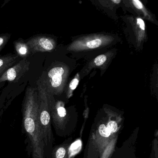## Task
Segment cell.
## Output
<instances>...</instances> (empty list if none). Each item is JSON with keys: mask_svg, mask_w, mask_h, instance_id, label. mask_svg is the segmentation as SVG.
I'll use <instances>...</instances> for the list:
<instances>
[{"mask_svg": "<svg viewBox=\"0 0 158 158\" xmlns=\"http://www.w3.org/2000/svg\"><path fill=\"white\" fill-rule=\"evenodd\" d=\"M31 53L51 52L55 48V43L52 39L43 35H37L26 42Z\"/></svg>", "mask_w": 158, "mask_h": 158, "instance_id": "cell-4", "label": "cell"}, {"mask_svg": "<svg viewBox=\"0 0 158 158\" xmlns=\"http://www.w3.org/2000/svg\"><path fill=\"white\" fill-rule=\"evenodd\" d=\"M137 24L138 25L139 27H140V29L141 30L144 31L145 29V23H144V21L141 18H138L137 19Z\"/></svg>", "mask_w": 158, "mask_h": 158, "instance_id": "cell-15", "label": "cell"}, {"mask_svg": "<svg viewBox=\"0 0 158 158\" xmlns=\"http://www.w3.org/2000/svg\"><path fill=\"white\" fill-rule=\"evenodd\" d=\"M10 38V35L9 34L0 35V52L5 47Z\"/></svg>", "mask_w": 158, "mask_h": 158, "instance_id": "cell-8", "label": "cell"}, {"mask_svg": "<svg viewBox=\"0 0 158 158\" xmlns=\"http://www.w3.org/2000/svg\"><path fill=\"white\" fill-rule=\"evenodd\" d=\"M19 56L17 54H10L0 57V68L13 65L17 60Z\"/></svg>", "mask_w": 158, "mask_h": 158, "instance_id": "cell-7", "label": "cell"}, {"mask_svg": "<svg viewBox=\"0 0 158 158\" xmlns=\"http://www.w3.org/2000/svg\"><path fill=\"white\" fill-rule=\"evenodd\" d=\"M80 145H81V142H80L79 140H78V141L75 142L72 145V147H71V149L74 150H76L77 148H79Z\"/></svg>", "mask_w": 158, "mask_h": 158, "instance_id": "cell-16", "label": "cell"}, {"mask_svg": "<svg viewBox=\"0 0 158 158\" xmlns=\"http://www.w3.org/2000/svg\"><path fill=\"white\" fill-rule=\"evenodd\" d=\"M22 131L27 154L31 158H46L45 145L39 123L37 89L28 86L22 104Z\"/></svg>", "mask_w": 158, "mask_h": 158, "instance_id": "cell-1", "label": "cell"}, {"mask_svg": "<svg viewBox=\"0 0 158 158\" xmlns=\"http://www.w3.org/2000/svg\"><path fill=\"white\" fill-rule=\"evenodd\" d=\"M14 44L17 55L19 57L25 59L31 55V51L29 47L22 39L15 40Z\"/></svg>", "mask_w": 158, "mask_h": 158, "instance_id": "cell-6", "label": "cell"}, {"mask_svg": "<svg viewBox=\"0 0 158 158\" xmlns=\"http://www.w3.org/2000/svg\"><path fill=\"white\" fill-rule=\"evenodd\" d=\"M107 60V57L104 55H100L96 57L95 59V64L97 66H100L105 63Z\"/></svg>", "mask_w": 158, "mask_h": 158, "instance_id": "cell-11", "label": "cell"}, {"mask_svg": "<svg viewBox=\"0 0 158 158\" xmlns=\"http://www.w3.org/2000/svg\"><path fill=\"white\" fill-rule=\"evenodd\" d=\"M64 70L61 66L54 67L48 71L47 74L48 82L45 81L46 84L53 89H58L61 86L63 80Z\"/></svg>", "mask_w": 158, "mask_h": 158, "instance_id": "cell-5", "label": "cell"}, {"mask_svg": "<svg viewBox=\"0 0 158 158\" xmlns=\"http://www.w3.org/2000/svg\"><path fill=\"white\" fill-rule=\"evenodd\" d=\"M112 2H114L115 4H118V3L121 2V1L120 0H114V1H112Z\"/></svg>", "mask_w": 158, "mask_h": 158, "instance_id": "cell-19", "label": "cell"}, {"mask_svg": "<svg viewBox=\"0 0 158 158\" xmlns=\"http://www.w3.org/2000/svg\"><path fill=\"white\" fill-rule=\"evenodd\" d=\"M107 127H108L111 133L116 132L118 128L117 123L113 121H110L107 124Z\"/></svg>", "mask_w": 158, "mask_h": 158, "instance_id": "cell-12", "label": "cell"}, {"mask_svg": "<svg viewBox=\"0 0 158 158\" xmlns=\"http://www.w3.org/2000/svg\"><path fill=\"white\" fill-rule=\"evenodd\" d=\"M101 40L99 39H96L89 41L87 43L86 46L89 48L93 49L98 48L101 45Z\"/></svg>", "mask_w": 158, "mask_h": 158, "instance_id": "cell-10", "label": "cell"}, {"mask_svg": "<svg viewBox=\"0 0 158 158\" xmlns=\"http://www.w3.org/2000/svg\"><path fill=\"white\" fill-rule=\"evenodd\" d=\"M30 64V62L27 59L21 60L3 73L0 76V83L6 81L11 83L18 82L28 72Z\"/></svg>", "mask_w": 158, "mask_h": 158, "instance_id": "cell-3", "label": "cell"}, {"mask_svg": "<svg viewBox=\"0 0 158 158\" xmlns=\"http://www.w3.org/2000/svg\"><path fill=\"white\" fill-rule=\"evenodd\" d=\"M132 2H133L134 6L137 9H139V10H142L143 9V6L142 5V3L139 0H133Z\"/></svg>", "mask_w": 158, "mask_h": 158, "instance_id": "cell-14", "label": "cell"}, {"mask_svg": "<svg viewBox=\"0 0 158 158\" xmlns=\"http://www.w3.org/2000/svg\"><path fill=\"white\" fill-rule=\"evenodd\" d=\"M79 83V80L77 78H75L72 80L70 84V88L72 90H74L77 87Z\"/></svg>", "mask_w": 158, "mask_h": 158, "instance_id": "cell-13", "label": "cell"}, {"mask_svg": "<svg viewBox=\"0 0 158 158\" xmlns=\"http://www.w3.org/2000/svg\"><path fill=\"white\" fill-rule=\"evenodd\" d=\"M38 119L45 145L46 158H50L52 150L53 135L51 129L50 114L49 110L47 88L44 80L40 79L37 81Z\"/></svg>", "mask_w": 158, "mask_h": 158, "instance_id": "cell-2", "label": "cell"}, {"mask_svg": "<svg viewBox=\"0 0 158 158\" xmlns=\"http://www.w3.org/2000/svg\"><path fill=\"white\" fill-rule=\"evenodd\" d=\"M2 104L0 102V116H1L2 114L3 113L4 111V108L2 107Z\"/></svg>", "mask_w": 158, "mask_h": 158, "instance_id": "cell-18", "label": "cell"}, {"mask_svg": "<svg viewBox=\"0 0 158 158\" xmlns=\"http://www.w3.org/2000/svg\"><path fill=\"white\" fill-rule=\"evenodd\" d=\"M98 130L100 134L102 136L105 137H108L110 135L111 132H110L108 127L105 125H101L99 127Z\"/></svg>", "mask_w": 158, "mask_h": 158, "instance_id": "cell-9", "label": "cell"}, {"mask_svg": "<svg viewBox=\"0 0 158 158\" xmlns=\"http://www.w3.org/2000/svg\"><path fill=\"white\" fill-rule=\"evenodd\" d=\"M12 66V65H9L4 66V67H2V68H0V76L3 74V73H4L7 69L11 67Z\"/></svg>", "mask_w": 158, "mask_h": 158, "instance_id": "cell-17", "label": "cell"}]
</instances>
